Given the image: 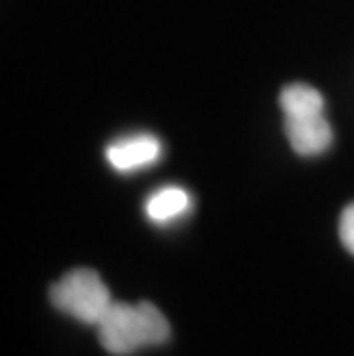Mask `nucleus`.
<instances>
[{
	"mask_svg": "<svg viewBox=\"0 0 354 356\" xmlns=\"http://www.w3.org/2000/svg\"><path fill=\"white\" fill-rule=\"evenodd\" d=\"M281 108L285 115V136L301 156L322 154L331 145L334 131L325 118V99L306 83L283 88Z\"/></svg>",
	"mask_w": 354,
	"mask_h": 356,
	"instance_id": "obj_2",
	"label": "nucleus"
},
{
	"mask_svg": "<svg viewBox=\"0 0 354 356\" xmlns=\"http://www.w3.org/2000/svg\"><path fill=\"white\" fill-rule=\"evenodd\" d=\"M338 234H341L343 246L354 255V202H350L348 207L343 209L341 223H338Z\"/></svg>",
	"mask_w": 354,
	"mask_h": 356,
	"instance_id": "obj_6",
	"label": "nucleus"
},
{
	"mask_svg": "<svg viewBox=\"0 0 354 356\" xmlns=\"http://www.w3.org/2000/svg\"><path fill=\"white\" fill-rule=\"evenodd\" d=\"M97 329H99L102 347L113 356H127L143 347L163 345L170 338L168 320L150 301H140V304L113 301Z\"/></svg>",
	"mask_w": 354,
	"mask_h": 356,
	"instance_id": "obj_1",
	"label": "nucleus"
},
{
	"mask_svg": "<svg viewBox=\"0 0 354 356\" xmlns=\"http://www.w3.org/2000/svg\"><path fill=\"white\" fill-rule=\"evenodd\" d=\"M51 304L83 324H99L113 306L111 292L92 269H74L51 287Z\"/></svg>",
	"mask_w": 354,
	"mask_h": 356,
	"instance_id": "obj_3",
	"label": "nucleus"
},
{
	"mask_svg": "<svg viewBox=\"0 0 354 356\" xmlns=\"http://www.w3.org/2000/svg\"><path fill=\"white\" fill-rule=\"evenodd\" d=\"M161 154V143L150 134H138L131 138H122L106 149L108 163L120 172L138 170L143 165H150Z\"/></svg>",
	"mask_w": 354,
	"mask_h": 356,
	"instance_id": "obj_4",
	"label": "nucleus"
},
{
	"mask_svg": "<svg viewBox=\"0 0 354 356\" xmlns=\"http://www.w3.org/2000/svg\"><path fill=\"white\" fill-rule=\"evenodd\" d=\"M191 207V195L179 186H163L150 195L145 202L147 216L154 223H168L172 218H179Z\"/></svg>",
	"mask_w": 354,
	"mask_h": 356,
	"instance_id": "obj_5",
	"label": "nucleus"
}]
</instances>
